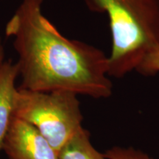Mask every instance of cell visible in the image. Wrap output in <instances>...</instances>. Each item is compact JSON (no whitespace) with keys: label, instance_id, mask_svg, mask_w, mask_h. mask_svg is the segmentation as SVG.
<instances>
[{"label":"cell","instance_id":"6da1fadb","mask_svg":"<svg viewBox=\"0 0 159 159\" xmlns=\"http://www.w3.org/2000/svg\"><path fill=\"white\" fill-rule=\"evenodd\" d=\"M42 3L23 0L5 27L19 56V88L110 97L108 57L94 46L63 36L43 14Z\"/></svg>","mask_w":159,"mask_h":159},{"label":"cell","instance_id":"7a4b0ae2","mask_svg":"<svg viewBox=\"0 0 159 159\" xmlns=\"http://www.w3.org/2000/svg\"><path fill=\"white\" fill-rule=\"evenodd\" d=\"M91 11L108 16L112 39L108 75L121 77L138 69L159 47V0H85Z\"/></svg>","mask_w":159,"mask_h":159},{"label":"cell","instance_id":"3957f363","mask_svg":"<svg viewBox=\"0 0 159 159\" xmlns=\"http://www.w3.org/2000/svg\"><path fill=\"white\" fill-rule=\"evenodd\" d=\"M74 93L18 88L14 116L35 127L58 153L83 129L80 102Z\"/></svg>","mask_w":159,"mask_h":159},{"label":"cell","instance_id":"277c9868","mask_svg":"<svg viewBox=\"0 0 159 159\" xmlns=\"http://www.w3.org/2000/svg\"><path fill=\"white\" fill-rule=\"evenodd\" d=\"M2 150L9 159H58V153L33 125L13 116Z\"/></svg>","mask_w":159,"mask_h":159},{"label":"cell","instance_id":"5b68a950","mask_svg":"<svg viewBox=\"0 0 159 159\" xmlns=\"http://www.w3.org/2000/svg\"><path fill=\"white\" fill-rule=\"evenodd\" d=\"M19 76L17 62L11 60L0 65V153L5 137L14 116L16 95L18 88L16 80Z\"/></svg>","mask_w":159,"mask_h":159},{"label":"cell","instance_id":"8992f818","mask_svg":"<svg viewBox=\"0 0 159 159\" xmlns=\"http://www.w3.org/2000/svg\"><path fill=\"white\" fill-rule=\"evenodd\" d=\"M58 159H109L93 146L89 131L83 128L58 152Z\"/></svg>","mask_w":159,"mask_h":159},{"label":"cell","instance_id":"52a82bcc","mask_svg":"<svg viewBox=\"0 0 159 159\" xmlns=\"http://www.w3.org/2000/svg\"><path fill=\"white\" fill-rule=\"evenodd\" d=\"M103 154L109 159H154L144 151L133 147H113Z\"/></svg>","mask_w":159,"mask_h":159},{"label":"cell","instance_id":"ba28073f","mask_svg":"<svg viewBox=\"0 0 159 159\" xmlns=\"http://www.w3.org/2000/svg\"><path fill=\"white\" fill-rule=\"evenodd\" d=\"M143 75H155L159 73V47L150 52L137 69Z\"/></svg>","mask_w":159,"mask_h":159},{"label":"cell","instance_id":"9c48e42d","mask_svg":"<svg viewBox=\"0 0 159 159\" xmlns=\"http://www.w3.org/2000/svg\"><path fill=\"white\" fill-rule=\"evenodd\" d=\"M4 57H5V49H4L2 40L0 37V65L4 62Z\"/></svg>","mask_w":159,"mask_h":159}]
</instances>
